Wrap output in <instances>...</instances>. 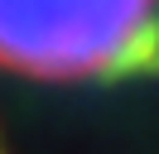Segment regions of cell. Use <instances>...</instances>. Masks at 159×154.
<instances>
[{
    "instance_id": "6da1fadb",
    "label": "cell",
    "mask_w": 159,
    "mask_h": 154,
    "mask_svg": "<svg viewBox=\"0 0 159 154\" xmlns=\"http://www.w3.org/2000/svg\"><path fill=\"white\" fill-rule=\"evenodd\" d=\"M159 67V0H0V72L106 82Z\"/></svg>"
}]
</instances>
